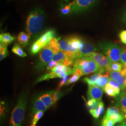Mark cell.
<instances>
[{"label": "cell", "mask_w": 126, "mask_h": 126, "mask_svg": "<svg viewBox=\"0 0 126 126\" xmlns=\"http://www.w3.org/2000/svg\"><path fill=\"white\" fill-rule=\"evenodd\" d=\"M44 22L45 14L40 8H36L29 13L26 21V30L30 37L40 32Z\"/></svg>", "instance_id": "1"}, {"label": "cell", "mask_w": 126, "mask_h": 126, "mask_svg": "<svg viewBox=\"0 0 126 126\" xmlns=\"http://www.w3.org/2000/svg\"><path fill=\"white\" fill-rule=\"evenodd\" d=\"M27 101L26 94L20 96L11 113L9 126H21L24 118Z\"/></svg>", "instance_id": "2"}, {"label": "cell", "mask_w": 126, "mask_h": 126, "mask_svg": "<svg viewBox=\"0 0 126 126\" xmlns=\"http://www.w3.org/2000/svg\"><path fill=\"white\" fill-rule=\"evenodd\" d=\"M73 67L79 69L83 76L96 72L100 68L98 63L89 56L75 59Z\"/></svg>", "instance_id": "3"}, {"label": "cell", "mask_w": 126, "mask_h": 126, "mask_svg": "<svg viewBox=\"0 0 126 126\" xmlns=\"http://www.w3.org/2000/svg\"><path fill=\"white\" fill-rule=\"evenodd\" d=\"M100 50L113 62L121 61L122 47L112 42H102L99 44Z\"/></svg>", "instance_id": "4"}, {"label": "cell", "mask_w": 126, "mask_h": 126, "mask_svg": "<svg viewBox=\"0 0 126 126\" xmlns=\"http://www.w3.org/2000/svg\"><path fill=\"white\" fill-rule=\"evenodd\" d=\"M99 0H73L71 3V14L80 13L92 8Z\"/></svg>", "instance_id": "5"}, {"label": "cell", "mask_w": 126, "mask_h": 126, "mask_svg": "<svg viewBox=\"0 0 126 126\" xmlns=\"http://www.w3.org/2000/svg\"><path fill=\"white\" fill-rule=\"evenodd\" d=\"M97 50V48L94 45L82 40L79 49L72 56V58L75 60L76 59L89 56L92 53L96 52Z\"/></svg>", "instance_id": "6"}, {"label": "cell", "mask_w": 126, "mask_h": 126, "mask_svg": "<svg viewBox=\"0 0 126 126\" xmlns=\"http://www.w3.org/2000/svg\"><path fill=\"white\" fill-rule=\"evenodd\" d=\"M54 53L49 44L44 46L39 51V67L44 68L52 59Z\"/></svg>", "instance_id": "7"}, {"label": "cell", "mask_w": 126, "mask_h": 126, "mask_svg": "<svg viewBox=\"0 0 126 126\" xmlns=\"http://www.w3.org/2000/svg\"><path fill=\"white\" fill-rule=\"evenodd\" d=\"M89 56L94 60L99 65L100 68L103 69L107 72L111 71L110 69V64L112 61L107 56L96 52L92 53Z\"/></svg>", "instance_id": "8"}, {"label": "cell", "mask_w": 126, "mask_h": 126, "mask_svg": "<svg viewBox=\"0 0 126 126\" xmlns=\"http://www.w3.org/2000/svg\"><path fill=\"white\" fill-rule=\"evenodd\" d=\"M82 40L77 36H69V44L66 57L72 58V56L79 49Z\"/></svg>", "instance_id": "9"}, {"label": "cell", "mask_w": 126, "mask_h": 126, "mask_svg": "<svg viewBox=\"0 0 126 126\" xmlns=\"http://www.w3.org/2000/svg\"><path fill=\"white\" fill-rule=\"evenodd\" d=\"M109 76L113 80L116 82L121 87V90L126 89V76L120 72L111 71L108 72Z\"/></svg>", "instance_id": "10"}, {"label": "cell", "mask_w": 126, "mask_h": 126, "mask_svg": "<svg viewBox=\"0 0 126 126\" xmlns=\"http://www.w3.org/2000/svg\"><path fill=\"white\" fill-rule=\"evenodd\" d=\"M87 94L89 98L94 99L99 102L101 101L103 91L99 86L95 85H89Z\"/></svg>", "instance_id": "11"}, {"label": "cell", "mask_w": 126, "mask_h": 126, "mask_svg": "<svg viewBox=\"0 0 126 126\" xmlns=\"http://www.w3.org/2000/svg\"><path fill=\"white\" fill-rule=\"evenodd\" d=\"M56 33L54 30H50L45 32L36 40L43 48L49 44L50 40L55 37Z\"/></svg>", "instance_id": "12"}, {"label": "cell", "mask_w": 126, "mask_h": 126, "mask_svg": "<svg viewBox=\"0 0 126 126\" xmlns=\"http://www.w3.org/2000/svg\"><path fill=\"white\" fill-rule=\"evenodd\" d=\"M115 107L119 109L124 114L126 113V94L122 92L116 98Z\"/></svg>", "instance_id": "13"}, {"label": "cell", "mask_w": 126, "mask_h": 126, "mask_svg": "<svg viewBox=\"0 0 126 126\" xmlns=\"http://www.w3.org/2000/svg\"><path fill=\"white\" fill-rule=\"evenodd\" d=\"M105 70L99 68V71L97 72L96 73L94 74L93 75L91 76L90 77H86L84 79V81L86 83H87L88 85H95L96 83V81L97 79L99 78V77L102 74L105 72Z\"/></svg>", "instance_id": "14"}, {"label": "cell", "mask_w": 126, "mask_h": 126, "mask_svg": "<svg viewBox=\"0 0 126 126\" xmlns=\"http://www.w3.org/2000/svg\"><path fill=\"white\" fill-rule=\"evenodd\" d=\"M47 109V108L46 107L45 104L43 102V101L39 98H36L33 103L32 113L35 114L39 111L44 112Z\"/></svg>", "instance_id": "15"}, {"label": "cell", "mask_w": 126, "mask_h": 126, "mask_svg": "<svg viewBox=\"0 0 126 126\" xmlns=\"http://www.w3.org/2000/svg\"><path fill=\"white\" fill-rule=\"evenodd\" d=\"M104 110V105L103 102L100 101L98 104V107L95 109H92L89 110V112L93 117L98 119L101 115L102 114Z\"/></svg>", "instance_id": "16"}, {"label": "cell", "mask_w": 126, "mask_h": 126, "mask_svg": "<svg viewBox=\"0 0 126 126\" xmlns=\"http://www.w3.org/2000/svg\"><path fill=\"white\" fill-rule=\"evenodd\" d=\"M110 78L108 74V72L107 73L104 75H101L96 81V86H99L101 89L103 90L104 87L108 84Z\"/></svg>", "instance_id": "17"}, {"label": "cell", "mask_w": 126, "mask_h": 126, "mask_svg": "<svg viewBox=\"0 0 126 126\" xmlns=\"http://www.w3.org/2000/svg\"><path fill=\"white\" fill-rule=\"evenodd\" d=\"M15 39L14 37L12 36L9 33H3L0 35V44L8 46Z\"/></svg>", "instance_id": "18"}, {"label": "cell", "mask_w": 126, "mask_h": 126, "mask_svg": "<svg viewBox=\"0 0 126 126\" xmlns=\"http://www.w3.org/2000/svg\"><path fill=\"white\" fill-rule=\"evenodd\" d=\"M39 98L45 104L47 109L49 108L50 106H51L53 104L50 93H46L42 95L39 97Z\"/></svg>", "instance_id": "19"}, {"label": "cell", "mask_w": 126, "mask_h": 126, "mask_svg": "<svg viewBox=\"0 0 126 126\" xmlns=\"http://www.w3.org/2000/svg\"><path fill=\"white\" fill-rule=\"evenodd\" d=\"M69 44V36L63 38L59 40V45L61 51L66 55L67 52Z\"/></svg>", "instance_id": "20"}, {"label": "cell", "mask_w": 126, "mask_h": 126, "mask_svg": "<svg viewBox=\"0 0 126 126\" xmlns=\"http://www.w3.org/2000/svg\"><path fill=\"white\" fill-rule=\"evenodd\" d=\"M30 37H31L28 33L24 32H21L18 34L17 40L20 45L24 46L27 45Z\"/></svg>", "instance_id": "21"}, {"label": "cell", "mask_w": 126, "mask_h": 126, "mask_svg": "<svg viewBox=\"0 0 126 126\" xmlns=\"http://www.w3.org/2000/svg\"><path fill=\"white\" fill-rule=\"evenodd\" d=\"M60 39V38H57L54 37L50 40V43H49V45L53 50L54 55L58 53L61 51L59 45V40Z\"/></svg>", "instance_id": "22"}, {"label": "cell", "mask_w": 126, "mask_h": 126, "mask_svg": "<svg viewBox=\"0 0 126 126\" xmlns=\"http://www.w3.org/2000/svg\"><path fill=\"white\" fill-rule=\"evenodd\" d=\"M103 91L108 96L113 97H117L120 93V92L118 91L108 84L104 87Z\"/></svg>", "instance_id": "23"}, {"label": "cell", "mask_w": 126, "mask_h": 126, "mask_svg": "<svg viewBox=\"0 0 126 126\" xmlns=\"http://www.w3.org/2000/svg\"><path fill=\"white\" fill-rule=\"evenodd\" d=\"M12 51L19 57L23 58L27 57V54L24 52L21 46L17 44H15L12 48Z\"/></svg>", "instance_id": "24"}, {"label": "cell", "mask_w": 126, "mask_h": 126, "mask_svg": "<svg viewBox=\"0 0 126 126\" xmlns=\"http://www.w3.org/2000/svg\"><path fill=\"white\" fill-rule=\"evenodd\" d=\"M122 113V111L116 107H110L108 109L106 113L104 116V118H109L115 114H119Z\"/></svg>", "instance_id": "25"}, {"label": "cell", "mask_w": 126, "mask_h": 126, "mask_svg": "<svg viewBox=\"0 0 126 126\" xmlns=\"http://www.w3.org/2000/svg\"><path fill=\"white\" fill-rule=\"evenodd\" d=\"M66 56L62 51H60L58 53L54 54L52 60L59 63H62L63 61L66 58Z\"/></svg>", "instance_id": "26"}, {"label": "cell", "mask_w": 126, "mask_h": 126, "mask_svg": "<svg viewBox=\"0 0 126 126\" xmlns=\"http://www.w3.org/2000/svg\"><path fill=\"white\" fill-rule=\"evenodd\" d=\"M56 78H58V77L57 76V75L53 72L52 71H50L49 73H47L46 74H45V75H44L43 76L40 77L37 82H41V81H44L45 80H47V79H54Z\"/></svg>", "instance_id": "27"}, {"label": "cell", "mask_w": 126, "mask_h": 126, "mask_svg": "<svg viewBox=\"0 0 126 126\" xmlns=\"http://www.w3.org/2000/svg\"><path fill=\"white\" fill-rule=\"evenodd\" d=\"M99 102L95 99L89 98L86 102V106L89 109H95L98 107Z\"/></svg>", "instance_id": "28"}, {"label": "cell", "mask_w": 126, "mask_h": 126, "mask_svg": "<svg viewBox=\"0 0 126 126\" xmlns=\"http://www.w3.org/2000/svg\"><path fill=\"white\" fill-rule=\"evenodd\" d=\"M9 55L7 46L0 45V61L6 58Z\"/></svg>", "instance_id": "29"}, {"label": "cell", "mask_w": 126, "mask_h": 126, "mask_svg": "<svg viewBox=\"0 0 126 126\" xmlns=\"http://www.w3.org/2000/svg\"><path fill=\"white\" fill-rule=\"evenodd\" d=\"M110 69L111 71L120 72L122 69V64L121 63L111 61L110 64Z\"/></svg>", "instance_id": "30"}, {"label": "cell", "mask_w": 126, "mask_h": 126, "mask_svg": "<svg viewBox=\"0 0 126 126\" xmlns=\"http://www.w3.org/2000/svg\"><path fill=\"white\" fill-rule=\"evenodd\" d=\"M60 12L63 15H67L71 13V2L68 4L62 5L61 9Z\"/></svg>", "instance_id": "31"}, {"label": "cell", "mask_w": 126, "mask_h": 126, "mask_svg": "<svg viewBox=\"0 0 126 126\" xmlns=\"http://www.w3.org/2000/svg\"><path fill=\"white\" fill-rule=\"evenodd\" d=\"M42 48V47L39 45V44L37 41H36L32 45L31 49V52L32 54H36L39 51H40Z\"/></svg>", "instance_id": "32"}, {"label": "cell", "mask_w": 126, "mask_h": 126, "mask_svg": "<svg viewBox=\"0 0 126 126\" xmlns=\"http://www.w3.org/2000/svg\"><path fill=\"white\" fill-rule=\"evenodd\" d=\"M50 93L53 104L57 101L62 96V93L60 92L59 90L54 92H51Z\"/></svg>", "instance_id": "33"}, {"label": "cell", "mask_w": 126, "mask_h": 126, "mask_svg": "<svg viewBox=\"0 0 126 126\" xmlns=\"http://www.w3.org/2000/svg\"><path fill=\"white\" fill-rule=\"evenodd\" d=\"M115 124L116 123L113 120L108 118H103L101 122V126H114Z\"/></svg>", "instance_id": "34"}, {"label": "cell", "mask_w": 126, "mask_h": 126, "mask_svg": "<svg viewBox=\"0 0 126 126\" xmlns=\"http://www.w3.org/2000/svg\"><path fill=\"white\" fill-rule=\"evenodd\" d=\"M122 52L121 58V63L122 64V67L126 68V47H122Z\"/></svg>", "instance_id": "35"}, {"label": "cell", "mask_w": 126, "mask_h": 126, "mask_svg": "<svg viewBox=\"0 0 126 126\" xmlns=\"http://www.w3.org/2000/svg\"><path fill=\"white\" fill-rule=\"evenodd\" d=\"M80 77L81 76L77 75L76 74H73L72 76L71 77L69 78V79H68L65 85H70V84H71L76 82V81H78L79 79L80 78Z\"/></svg>", "instance_id": "36"}, {"label": "cell", "mask_w": 126, "mask_h": 126, "mask_svg": "<svg viewBox=\"0 0 126 126\" xmlns=\"http://www.w3.org/2000/svg\"><path fill=\"white\" fill-rule=\"evenodd\" d=\"M43 115H44V112L39 111L36 113L32 120V124L36 125L37 122L42 117Z\"/></svg>", "instance_id": "37"}, {"label": "cell", "mask_w": 126, "mask_h": 126, "mask_svg": "<svg viewBox=\"0 0 126 126\" xmlns=\"http://www.w3.org/2000/svg\"><path fill=\"white\" fill-rule=\"evenodd\" d=\"M108 84H109L110 86H112L114 89L117 90L118 91L120 92L121 91V87L119 86V85L116 82L113 80L111 78H110L109 80L108 81Z\"/></svg>", "instance_id": "38"}, {"label": "cell", "mask_w": 126, "mask_h": 126, "mask_svg": "<svg viewBox=\"0 0 126 126\" xmlns=\"http://www.w3.org/2000/svg\"><path fill=\"white\" fill-rule=\"evenodd\" d=\"M59 63H58V62L54 61L53 60L50 61L49 63L48 64L47 66L46 72L51 71L52 70H53L54 68L56 67Z\"/></svg>", "instance_id": "39"}, {"label": "cell", "mask_w": 126, "mask_h": 126, "mask_svg": "<svg viewBox=\"0 0 126 126\" xmlns=\"http://www.w3.org/2000/svg\"><path fill=\"white\" fill-rule=\"evenodd\" d=\"M119 38L120 39V40L121 41L122 43L126 45V30H124V31H122L119 33Z\"/></svg>", "instance_id": "40"}, {"label": "cell", "mask_w": 126, "mask_h": 126, "mask_svg": "<svg viewBox=\"0 0 126 126\" xmlns=\"http://www.w3.org/2000/svg\"><path fill=\"white\" fill-rule=\"evenodd\" d=\"M68 75H67L66 76L63 77L62 78V80L60 81L59 84V87H58V88L59 89L60 88H61L62 86H63V85H66V83L67 82V81L68 80Z\"/></svg>", "instance_id": "41"}, {"label": "cell", "mask_w": 126, "mask_h": 126, "mask_svg": "<svg viewBox=\"0 0 126 126\" xmlns=\"http://www.w3.org/2000/svg\"><path fill=\"white\" fill-rule=\"evenodd\" d=\"M121 19H122V24H123L125 25H126V9L122 14Z\"/></svg>", "instance_id": "42"}, {"label": "cell", "mask_w": 126, "mask_h": 126, "mask_svg": "<svg viewBox=\"0 0 126 126\" xmlns=\"http://www.w3.org/2000/svg\"><path fill=\"white\" fill-rule=\"evenodd\" d=\"M117 126H126V121L122 122V123H121L120 124L118 125Z\"/></svg>", "instance_id": "43"}, {"label": "cell", "mask_w": 126, "mask_h": 126, "mask_svg": "<svg viewBox=\"0 0 126 126\" xmlns=\"http://www.w3.org/2000/svg\"><path fill=\"white\" fill-rule=\"evenodd\" d=\"M61 0L65 2L66 3H68L69 2V1H70V0Z\"/></svg>", "instance_id": "44"}, {"label": "cell", "mask_w": 126, "mask_h": 126, "mask_svg": "<svg viewBox=\"0 0 126 126\" xmlns=\"http://www.w3.org/2000/svg\"><path fill=\"white\" fill-rule=\"evenodd\" d=\"M124 117H125V118L126 119V113H125L124 114Z\"/></svg>", "instance_id": "45"}, {"label": "cell", "mask_w": 126, "mask_h": 126, "mask_svg": "<svg viewBox=\"0 0 126 126\" xmlns=\"http://www.w3.org/2000/svg\"><path fill=\"white\" fill-rule=\"evenodd\" d=\"M31 126H36V125H34V124H32Z\"/></svg>", "instance_id": "46"}, {"label": "cell", "mask_w": 126, "mask_h": 126, "mask_svg": "<svg viewBox=\"0 0 126 126\" xmlns=\"http://www.w3.org/2000/svg\"><path fill=\"white\" fill-rule=\"evenodd\" d=\"M125 93H126V91H125Z\"/></svg>", "instance_id": "47"}]
</instances>
